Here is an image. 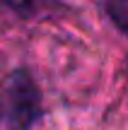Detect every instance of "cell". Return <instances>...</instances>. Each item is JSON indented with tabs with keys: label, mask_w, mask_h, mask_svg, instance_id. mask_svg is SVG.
I'll use <instances>...</instances> for the list:
<instances>
[{
	"label": "cell",
	"mask_w": 128,
	"mask_h": 130,
	"mask_svg": "<svg viewBox=\"0 0 128 130\" xmlns=\"http://www.w3.org/2000/svg\"><path fill=\"white\" fill-rule=\"evenodd\" d=\"M41 89L27 68H15L0 82V123L5 130H32L41 118Z\"/></svg>",
	"instance_id": "cell-1"
},
{
	"label": "cell",
	"mask_w": 128,
	"mask_h": 130,
	"mask_svg": "<svg viewBox=\"0 0 128 130\" xmlns=\"http://www.w3.org/2000/svg\"><path fill=\"white\" fill-rule=\"evenodd\" d=\"M106 17L128 36V0H99Z\"/></svg>",
	"instance_id": "cell-2"
},
{
	"label": "cell",
	"mask_w": 128,
	"mask_h": 130,
	"mask_svg": "<svg viewBox=\"0 0 128 130\" xmlns=\"http://www.w3.org/2000/svg\"><path fill=\"white\" fill-rule=\"evenodd\" d=\"M0 5L7 7V10H12L15 14H19V17H29V14L34 12V7H36L34 0H0Z\"/></svg>",
	"instance_id": "cell-3"
}]
</instances>
